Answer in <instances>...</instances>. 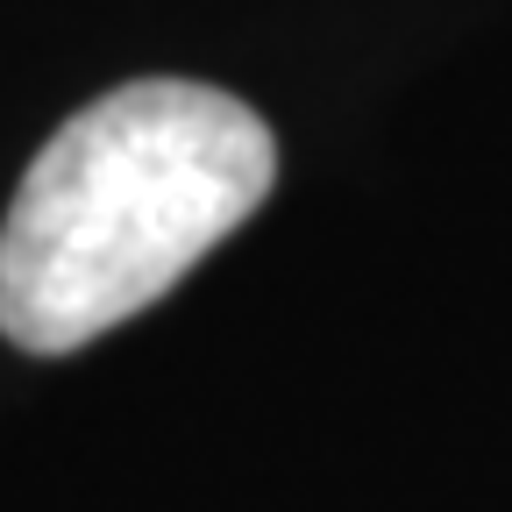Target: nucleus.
Segmentation results:
<instances>
[{
	"instance_id": "nucleus-1",
	"label": "nucleus",
	"mask_w": 512,
	"mask_h": 512,
	"mask_svg": "<svg viewBox=\"0 0 512 512\" xmlns=\"http://www.w3.org/2000/svg\"><path fill=\"white\" fill-rule=\"evenodd\" d=\"M278 185L271 121L200 79H128L29 157L0 221V335L72 356L157 306Z\"/></svg>"
}]
</instances>
